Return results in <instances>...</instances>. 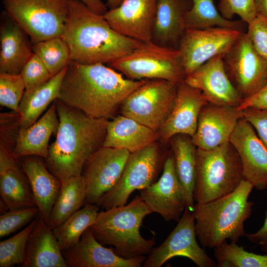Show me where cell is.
I'll use <instances>...</instances> for the list:
<instances>
[{
    "instance_id": "6",
    "label": "cell",
    "mask_w": 267,
    "mask_h": 267,
    "mask_svg": "<svg viewBox=\"0 0 267 267\" xmlns=\"http://www.w3.org/2000/svg\"><path fill=\"white\" fill-rule=\"evenodd\" d=\"M243 179L240 158L230 141L212 150L197 148L193 198L197 204L230 193Z\"/></svg>"
},
{
    "instance_id": "5",
    "label": "cell",
    "mask_w": 267,
    "mask_h": 267,
    "mask_svg": "<svg viewBox=\"0 0 267 267\" xmlns=\"http://www.w3.org/2000/svg\"><path fill=\"white\" fill-rule=\"evenodd\" d=\"M151 213L137 195L128 204L99 212L89 228L101 244L113 247L123 258L145 256L152 251L155 240L142 236L140 227L144 218Z\"/></svg>"
},
{
    "instance_id": "8",
    "label": "cell",
    "mask_w": 267,
    "mask_h": 267,
    "mask_svg": "<svg viewBox=\"0 0 267 267\" xmlns=\"http://www.w3.org/2000/svg\"><path fill=\"white\" fill-rule=\"evenodd\" d=\"M128 79H163L179 84L185 75L178 49L150 41L142 42L131 53L111 63Z\"/></svg>"
},
{
    "instance_id": "1",
    "label": "cell",
    "mask_w": 267,
    "mask_h": 267,
    "mask_svg": "<svg viewBox=\"0 0 267 267\" xmlns=\"http://www.w3.org/2000/svg\"><path fill=\"white\" fill-rule=\"evenodd\" d=\"M146 80L125 79L104 64L71 60L58 100L96 118H112L126 97Z\"/></svg>"
},
{
    "instance_id": "23",
    "label": "cell",
    "mask_w": 267,
    "mask_h": 267,
    "mask_svg": "<svg viewBox=\"0 0 267 267\" xmlns=\"http://www.w3.org/2000/svg\"><path fill=\"white\" fill-rule=\"evenodd\" d=\"M0 27V73L20 74L33 54V44L24 29L4 11Z\"/></svg>"
},
{
    "instance_id": "25",
    "label": "cell",
    "mask_w": 267,
    "mask_h": 267,
    "mask_svg": "<svg viewBox=\"0 0 267 267\" xmlns=\"http://www.w3.org/2000/svg\"><path fill=\"white\" fill-rule=\"evenodd\" d=\"M24 157L21 167L29 181L39 214L48 223L61 181L48 170L42 158L35 156Z\"/></svg>"
},
{
    "instance_id": "15",
    "label": "cell",
    "mask_w": 267,
    "mask_h": 267,
    "mask_svg": "<svg viewBox=\"0 0 267 267\" xmlns=\"http://www.w3.org/2000/svg\"><path fill=\"white\" fill-rule=\"evenodd\" d=\"M139 195L152 213L158 214L167 222L179 221L185 203L172 152L167 156L160 178L139 190Z\"/></svg>"
},
{
    "instance_id": "22",
    "label": "cell",
    "mask_w": 267,
    "mask_h": 267,
    "mask_svg": "<svg viewBox=\"0 0 267 267\" xmlns=\"http://www.w3.org/2000/svg\"><path fill=\"white\" fill-rule=\"evenodd\" d=\"M0 144V201L9 210L37 207L28 179L12 150Z\"/></svg>"
},
{
    "instance_id": "4",
    "label": "cell",
    "mask_w": 267,
    "mask_h": 267,
    "mask_svg": "<svg viewBox=\"0 0 267 267\" xmlns=\"http://www.w3.org/2000/svg\"><path fill=\"white\" fill-rule=\"evenodd\" d=\"M253 188L243 178L230 193L195 205L196 233L203 247L214 249L228 240L237 243L246 235L244 222L250 218L254 204L248 200Z\"/></svg>"
},
{
    "instance_id": "40",
    "label": "cell",
    "mask_w": 267,
    "mask_h": 267,
    "mask_svg": "<svg viewBox=\"0 0 267 267\" xmlns=\"http://www.w3.org/2000/svg\"><path fill=\"white\" fill-rule=\"evenodd\" d=\"M256 0H220L219 12L227 20H232L235 15L248 25L256 17Z\"/></svg>"
},
{
    "instance_id": "28",
    "label": "cell",
    "mask_w": 267,
    "mask_h": 267,
    "mask_svg": "<svg viewBox=\"0 0 267 267\" xmlns=\"http://www.w3.org/2000/svg\"><path fill=\"white\" fill-rule=\"evenodd\" d=\"M59 118L54 102L46 113L32 126L20 129L15 138L12 154L15 158L35 156L45 159L48 142L52 134H56Z\"/></svg>"
},
{
    "instance_id": "10",
    "label": "cell",
    "mask_w": 267,
    "mask_h": 267,
    "mask_svg": "<svg viewBox=\"0 0 267 267\" xmlns=\"http://www.w3.org/2000/svg\"><path fill=\"white\" fill-rule=\"evenodd\" d=\"M178 85L163 79L146 80L124 100L121 115L159 132L173 110Z\"/></svg>"
},
{
    "instance_id": "14",
    "label": "cell",
    "mask_w": 267,
    "mask_h": 267,
    "mask_svg": "<svg viewBox=\"0 0 267 267\" xmlns=\"http://www.w3.org/2000/svg\"><path fill=\"white\" fill-rule=\"evenodd\" d=\"M130 153L125 149L102 146L90 156L82 173L86 189V204H96L116 184Z\"/></svg>"
},
{
    "instance_id": "38",
    "label": "cell",
    "mask_w": 267,
    "mask_h": 267,
    "mask_svg": "<svg viewBox=\"0 0 267 267\" xmlns=\"http://www.w3.org/2000/svg\"><path fill=\"white\" fill-rule=\"evenodd\" d=\"M25 84L24 94H28L47 82L52 77L41 59L34 52L20 74Z\"/></svg>"
},
{
    "instance_id": "26",
    "label": "cell",
    "mask_w": 267,
    "mask_h": 267,
    "mask_svg": "<svg viewBox=\"0 0 267 267\" xmlns=\"http://www.w3.org/2000/svg\"><path fill=\"white\" fill-rule=\"evenodd\" d=\"M22 267H67L53 230L40 215L36 219L35 225L29 235L25 259Z\"/></svg>"
},
{
    "instance_id": "3",
    "label": "cell",
    "mask_w": 267,
    "mask_h": 267,
    "mask_svg": "<svg viewBox=\"0 0 267 267\" xmlns=\"http://www.w3.org/2000/svg\"><path fill=\"white\" fill-rule=\"evenodd\" d=\"M71 59L79 63H111L131 53L142 43L113 29L103 15L78 0H69V12L62 36Z\"/></svg>"
},
{
    "instance_id": "20",
    "label": "cell",
    "mask_w": 267,
    "mask_h": 267,
    "mask_svg": "<svg viewBox=\"0 0 267 267\" xmlns=\"http://www.w3.org/2000/svg\"><path fill=\"white\" fill-rule=\"evenodd\" d=\"M208 102L201 91L184 81L178 86L174 106L159 131V138L167 143L177 134L192 137L196 132L202 108Z\"/></svg>"
},
{
    "instance_id": "16",
    "label": "cell",
    "mask_w": 267,
    "mask_h": 267,
    "mask_svg": "<svg viewBox=\"0 0 267 267\" xmlns=\"http://www.w3.org/2000/svg\"><path fill=\"white\" fill-rule=\"evenodd\" d=\"M229 141L240 158L243 178L257 190L267 189V148L243 117L238 121Z\"/></svg>"
},
{
    "instance_id": "12",
    "label": "cell",
    "mask_w": 267,
    "mask_h": 267,
    "mask_svg": "<svg viewBox=\"0 0 267 267\" xmlns=\"http://www.w3.org/2000/svg\"><path fill=\"white\" fill-rule=\"evenodd\" d=\"M242 32L219 27L186 29L178 48L185 77L211 59L223 56Z\"/></svg>"
},
{
    "instance_id": "47",
    "label": "cell",
    "mask_w": 267,
    "mask_h": 267,
    "mask_svg": "<svg viewBox=\"0 0 267 267\" xmlns=\"http://www.w3.org/2000/svg\"><path fill=\"white\" fill-rule=\"evenodd\" d=\"M123 1V0H107L106 3L108 8L113 9L118 6Z\"/></svg>"
},
{
    "instance_id": "36",
    "label": "cell",
    "mask_w": 267,
    "mask_h": 267,
    "mask_svg": "<svg viewBox=\"0 0 267 267\" xmlns=\"http://www.w3.org/2000/svg\"><path fill=\"white\" fill-rule=\"evenodd\" d=\"M35 222L36 219L19 232L0 242V267H10L24 263L28 239Z\"/></svg>"
},
{
    "instance_id": "46",
    "label": "cell",
    "mask_w": 267,
    "mask_h": 267,
    "mask_svg": "<svg viewBox=\"0 0 267 267\" xmlns=\"http://www.w3.org/2000/svg\"><path fill=\"white\" fill-rule=\"evenodd\" d=\"M255 7L257 15L267 18V0H256Z\"/></svg>"
},
{
    "instance_id": "21",
    "label": "cell",
    "mask_w": 267,
    "mask_h": 267,
    "mask_svg": "<svg viewBox=\"0 0 267 267\" xmlns=\"http://www.w3.org/2000/svg\"><path fill=\"white\" fill-rule=\"evenodd\" d=\"M62 253L69 267H140L146 259L144 255L129 259L119 256L101 244L89 228L75 245Z\"/></svg>"
},
{
    "instance_id": "35",
    "label": "cell",
    "mask_w": 267,
    "mask_h": 267,
    "mask_svg": "<svg viewBox=\"0 0 267 267\" xmlns=\"http://www.w3.org/2000/svg\"><path fill=\"white\" fill-rule=\"evenodd\" d=\"M214 249L217 267H267V254L248 252L236 242L225 241Z\"/></svg>"
},
{
    "instance_id": "2",
    "label": "cell",
    "mask_w": 267,
    "mask_h": 267,
    "mask_svg": "<svg viewBox=\"0 0 267 267\" xmlns=\"http://www.w3.org/2000/svg\"><path fill=\"white\" fill-rule=\"evenodd\" d=\"M54 102L59 125L45 164L62 181L82 175L87 161L103 146L108 120L91 117L57 99Z\"/></svg>"
},
{
    "instance_id": "44",
    "label": "cell",
    "mask_w": 267,
    "mask_h": 267,
    "mask_svg": "<svg viewBox=\"0 0 267 267\" xmlns=\"http://www.w3.org/2000/svg\"><path fill=\"white\" fill-rule=\"evenodd\" d=\"M245 236L252 243L261 247L262 252L267 254V212L263 226L254 233H246Z\"/></svg>"
},
{
    "instance_id": "37",
    "label": "cell",
    "mask_w": 267,
    "mask_h": 267,
    "mask_svg": "<svg viewBox=\"0 0 267 267\" xmlns=\"http://www.w3.org/2000/svg\"><path fill=\"white\" fill-rule=\"evenodd\" d=\"M25 84L20 74L0 73V104L19 114Z\"/></svg>"
},
{
    "instance_id": "31",
    "label": "cell",
    "mask_w": 267,
    "mask_h": 267,
    "mask_svg": "<svg viewBox=\"0 0 267 267\" xmlns=\"http://www.w3.org/2000/svg\"><path fill=\"white\" fill-rule=\"evenodd\" d=\"M86 189L82 176L61 181L58 197L52 209L48 224L53 230L86 204Z\"/></svg>"
},
{
    "instance_id": "24",
    "label": "cell",
    "mask_w": 267,
    "mask_h": 267,
    "mask_svg": "<svg viewBox=\"0 0 267 267\" xmlns=\"http://www.w3.org/2000/svg\"><path fill=\"white\" fill-rule=\"evenodd\" d=\"M192 4L191 0H157L151 41L178 49L186 30L184 16Z\"/></svg>"
},
{
    "instance_id": "32",
    "label": "cell",
    "mask_w": 267,
    "mask_h": 267,
    "mask_svg": "<svg viewBox=\"0 0 267 267\" xmlns=\"http://www.w3.org/2000/svg\"><path fill=\"white\" fill-rule=\"evenodd\" d=\"M98 213L96 204H87L52 230L62 251L79 241L85 231L94 223Z\"/></svg>"
},
{
    "instance_id": "41",
    "label": "cell",
    "mask_w": 267,
    "mask_h": 267,
    "mask_svg": "<svg viewBox=\"0 0 267 267\" xmlns=\"http://www.w3.org/2000/svg\"><path fill=\"white\" fill-rule=\"evenodd\" d=\"M247 34L256 51L267 62V18L257 15L248 25Z\"/></svg>"
},
{
    "instance_id": "42",
    "label": "cell",
    "mask_w": 267,
    "mask_h": 267,
    "mask_svg": "<svg viewBox=\"0 0 267 267\" xmlns=\"http://www.w3.org/2000/svg\"><path fill=\"white\" fill-rule=\"evenodd\" d=\"M243 116L255 130L267 148V109H246L243 110Z\"/></svg>"
},
{
    "instance_id": "29",
    "label": "cell",
    "mask_w": 267,
    "mask_h": 267,
    "mask_svg": "<svg viewBox=\"0 0 267 267\" xmlns=\"http://www.w3.org/2000/svg\"><path fill=\"white\" fill-rule=\"evenodd\" d=\"M169 141L177 174L183 189L185 208L194 211L197 147L192 142L191 137L185 134H177Z\"/></svg>"
},
{
    "instance_id": "7",
    "label": "cell",
    "mask_w": 267,
    "mask_h": 267,
    "mask_svg": "<svg viewBox=\"0 0 267 267\" xmlns=\"http://www.w3.org/2000/svg\"><path fill=\"white\" fill-rule=\"evenodd\" d=\"M8 15L29 36L33 44L62 37L69 0H1Z\"/></svg>"
},
{
    "instance_id": "11",
    "label": "cell",
    "mask_w": 267,
    "mask_h": 267,
    "mask_svg": "<svg viewBox=\"0 0 267 267\" xmlns=\"http://www.w3.org/2000/svg\"><path fill=\"white\" fill-rule=\"evenodd\" d=\"M226 72L243 100L259 91L267 83V62L242 32L222 56Z\"/></svg>"
},
{
    "instance_id": "30",
    "label": "cell",
    "mask_w": 267,
    "mask_h": 267,
    "mask_svg": "<svg viewBox=\"0 0 267 267\" xmlns=\"http://www.w3.org/2000/svg\"><path fill=\"white\" fill-rule=\"evenodd\" d=\"M67 67L31 93L23 94L19 104L20 129H26L32 126L48 105L58 98Z\"/></svg>"
},
{
    "instance_id": "19",
    "label": "cell",
    "mask_w": 267,
    "mask_h": 267,
    "mask_svg": "<svg viewBox=\"0 0 267 267\" xmlns=\"http://www.w3.org/2000/svg\"><path fill=\"white\" fill-rule=\"evenodd\" d=\"M184 82L200 90L209 103L237 107L243 100L226 72L222 56L208 61Z\"/></svg>"
},
{
    "instance_id": "33",
    "label": "cell",
    "mask_w": 267,
    "mask_h": 267,
    "mask_svg": "<svg viewBox=\"0 0 267 267\" xmlns=\"http://www.w3.org/2000/svg\"><path fill=\"white\" fill-rule=\"evenodd\" d=\"M191 0V7L184 16L186 30L219 27L243 32L242 22L224 18L216 8L213 0Z\"/></svg>"
},
{
    "instance_id": "34",
    "label": "cell",
    "mask_w": 267,
    "mask_h": 267,
    "mask_svg": "<svg viewBox=\"0 0 267 267\" xmlns=\"http://www.w3.org/2000/svg\"><path fill=\"white\" fill-rule=\"evenodd\" d=\"M32 49L52 77L66 68L71 60L69 47L62 37L34 44Z\"/></svg>"
},
{
    "instance_id": "17",
    "label": "cell",
    "mask_w": 267,
    "mask_h": 267,
    "mask_svg": "<svg viewBox=\"0 0 267 267\" xmlns=\"http://www.w3.org/2000/svg\"><path fill=\"white\" fill-rule=\"evenodd\" d=\"M243 110L237 107L208 102L200 113L197 129L191 137L198 149L210 150L229 142Z\"/></svg>"
},
{
    "instance_id": "43",
    "label": "cell",
    "mask_w": 267,
    "mask_h": 267,
    "mask_svg": "<svg viewBox=\"0 0 267 267\" xmlns=\"http://www.w3.org/2000/svg\"><path fill=\"white\" fill-rule=\"evenodd\" d=\"M237 108L240 110L248 108L267 109V83L257 93L243 99Z\"/></svg>"
},
{
    "instance_id": "18",
    "label": "cell",
    "mask_w": 267,
    "mask_h": 267,
    "mask_svg": "<svg viewBox=\"0 0 267 267\" xmlns=\"http://www.w3.org/2000/svg\"><path fill=\"white\" fill-rule=\"evenodd\" d=\"M157 0H123L103 15L120 34L141 42L151 41Z\"/></svg>"
},
{
    "instance_id": "39",
    "label": "cell",
    "mask_w": 267,
    "mask_h": 267,
    "mask_svg": "<svg viewBox=\"0 0 267 267\" xmlns=\"http://www.w3.org/2000/svg\"><path fill=\"white\" fill-rule=\"evenodd\" d=\"M39 214L37 207L9 210L0 216V237L15 232Z\"/></svg>"
},
{
    "instance_id": "9",
    "label": "cell",
    "mask_w": 267,
    "mask_h": 267,
    "mask_svg": "<svg viewBox=\"0 0 267 267\" xmlns=\"http://www.w3.org/2000/svg\"><path fill=\"white\" fill-rule=\"evenodd\" d=\"M167 156H163L156 142L131 153L118 182L96 204L104 210L126 205L134 191L146 188L157 181Z\"/></svg>"
},
{
    "instance_id": "45",
    "label": "cell",
    "mask_w": 267,
    "mask_h": 267,
    "mask_svg": "<svg viewBox=\"0 0 267 267\" xmlns=\"http://www.w3.org/2000/svg\"><path fill=\"white\" fill-rule=\"evenodd\" d=\"M93 12L100 15H104L108 10V7L101 0H78Z\"/></svg>"
},
{
    "instance_id": "13",
    "label": "cell",
    "mask_w": 267,
    "mask_h": 267,
    "mask_svg": "<svg viewBox=\"0 0 267 267\" xmlns=\"http://www.w3.org/2000/svg\"><path fill=\"white\" fill-rule=\"evenodd\" d=\"M196 237L194 211L185 208L176 226L160 246L153 249L142 266L160 267L177 257L188 258L199 267L217 266L198 244Z\"/></svg>"
},
{
    "instance_id": "27",
    "label": "cell",
    "mask_w": 267,
    "mask_h": 267,
    "mask_svg": "<svg viewBox=\"0 0 267 267\" xmlns=\"http://www.w3.org/2000/svg\"><path fill=\"white\" fill-rule=\"evenodd\" d=\"M158 138L159 132L121 115L107 121L102 146L133 153L156 142Z\"/></svg>"
}]
</instances>
